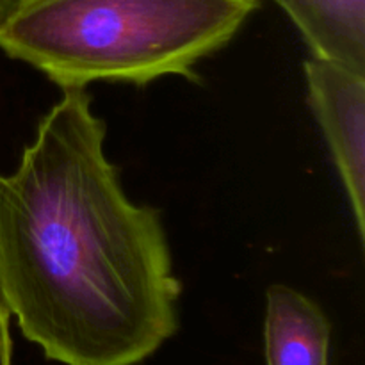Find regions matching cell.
I'll list each match as a JSON object with an SVG mask.
<instances>
[{
	"instance_id": "cell-1",
	"label": "cell",
	"mask_w": 365,
	"mask_h": 365,
	"mask_svg": "<svg viewBox=\"0 0 365 365\" xmlns=\"http://www.w3.org/2000/svg\"><path fill=\"white\" fill-rule=\"evenodd\" d=\"M106 138L89 93L63 91L0 173V292L61 365H139L178 331L163 217L128 198Z\"/></svg>"
},
{
	"instance_id": "cell-2",
	"label": "cell",
	"mask_w": 365,
	"mask_h": 365,
	"mask_svg": "<svg viewBox=\"0 0 365 365\" xmlns=\"http://www.w3.org/2000/svg\"><path fill=\"white\" fill-rule=\"evenodd\" d=\"M262 0H14L0 50L63 91L93 82L146 86L166 75L198 81Z\"/></svg>"
},
{
	"instance_id": "cell-3",
	"label": "cell",
	"mask_w": 365,
	"mask_h": 365,
	"mask_svg": "<svg viewBox=\"0 0 365 365\" xmlns=\"http://www.w3.org/2000/svg\"><path fill=\"white\" fill-rule=\"evenodd\" d=\"M303 73L310 110L323 132L364 242L365 73L314 56L303 63Z\"/></svg>"
},
{
	"instance_id": "cell-4",
	"label": "cell",
	"mask_w": 365,
	"mask_h": 365,
	"mask_svg": "<svg viewBox=\"0 0 365 365\" xmlns=\"http://www.w3.org/2000/svg\"><path fill=\"white\" fill-rule=\"evenodd\" d=\"M331 323L309 296L282 284L266 292V365H330Z\"/></svg>"
},
{
	"instance_id": "cell-5",
	"label": "cell",
	"mask_w": 365,
	"mask_h": 365,
	"mask_svg": "<svg viewBox=\"0 0 365 365\" xmlns=\"http://www.w3.org/2000/svg\"><path fill=\"white\" fill-rule=\"evenodd\" d=\"M310 56L365 73V0H274Z\"/></svg>"
},
{
	"instance_id": "cell-6",
	"label": "cell",
	"mask_w": 365,
	"mask_h": 365,
	"mask_svg": "<svg viewBox=\"0 0 365 365\" xmlns=\"http://www.w3.org/2000/svg\"><path fill=\"white\" fill-rule=\"evenodd\" d=\"M11 314L0 292V365H13V339L9 330Z\"/></svg>"
},
{
	"instance_id": "cell-7",
	"label": "cell",
	"mask_w": 365,
	"mask_h": 365,
	"mask_svg": "<svg viewBox=\"0 0 365 365\" xmlns=\"http://www.w3.org/2000/svg\"><path fill=\"white\" fill-rule=\"evenodd\" d=\"M14 0H0V24H2L4 20H6L7 13H9L11 6H13Z\"/></svg>"
}]
</instances>
